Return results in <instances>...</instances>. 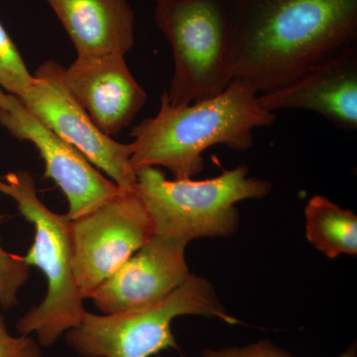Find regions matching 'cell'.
<instances>
[{"label": "cell", "mask_w": 357, "mask_h": 357, "mask_svg": "<svg viewBox=\"0 0 357 357\" xmlns=\"http://www.w3.org/2000/svg\"><path fill=\"white\" fill-rule=\"evenodd\" d=\"M0 192L11 197L34 227V241L22 257L29 266L39 268L48 283L46 297L18 321L16 330L20 335L35 333L38 344L49 347L79 326L86 314L73 264L70 220L47 208L34 178L25 171L6 174L0 181Z\"/></svg>", "instance_id": "obj_3"}, {"label": "cell", "mask_w": 357, "mask_h": 357, "mask_svg": "<svg viewBox=\"0 0 357 357\" xmlns=\"http://www.w3.org/2000/svg\"><path fill=\"white\" fill-rule=\"evenodd\" d=\"M258 96L241 79H232L220 95L190 105H172L163 91L157 114L131 131L134 170L164 167L174 178H192L204 170L203 153L213 145L250 149L255 129L277 119L260 107Z\"/></svg>", "instance_id": "obj_2"}, {"label": "cell", "mask_w": 357, "mask_h": 357, "mask_svg": "<svg viewBox=\"0 0 357 357\" xmlns=\"http://www.w3.org/2000/svg\"><path fill=\"white\" fill-rule=\"evenodd\" d=\"M241 165L222 169L206 180H168L156 167L136 171V192L154 223L155 234L190 243L198 238H225L238 229L236 204L265 198L272 190L269 181L248 177Z\"/></svg>", "instance_id": "obj_4"}, {"label": "cell", "mask_w": 357, "mask_h": 357, "mask_svg": "<svg viewBox=\"0 0 357 357\" xmlns=\"http://www.w3.org/2000/svg\"><path fill=\"white\" fill-rule=\"evenodd\" d=\"M32 81L20 50L0 22V88L20 98Z\"/></svg>", "instance_id": "obj_15"}, {"label": "cell", "mask_w": 357, "mask_h": 357, "mask_svg": "<svg viewBox=\"0 0 357 357\" xmlns=\"http://www.w3.org/2000/svg\"><path fill=\"white\" fill-rule=\"evenodd\" d=\"M152 1H154L155 3L158 4V3H164V2L174 1V0H152Z\"/></svg>", "instance_id": "obj_19"}, {"label": "cell", "mask_w": 357, "mask_h": 357, "mask_svg": "<svg viewBox=\"0 0 357 357\" xmlns=\"http://www.w3.org/2000/svg\"><path fill=\"white\" fill-rule=\"evenodd\" d=\"M154 17L173 52L168 102L190 105L222 93L232 81L229 0L164 2Z\"/></svg>", "instance_id": "obj_6"}, {"label": "cell", "mask_w": 357, "mask_h": 357, "mask_svg": "<svg viewBox=\"0 0 357 357\" xmlns=\"http://www.w3.org/2000/svg\"><path fill=\"white\" fill-rule=\"evenodd\" d=\"M230 73L271 93L357 44V0H229Z\"/></svg>", "instance_id": "obj_1"}, {"label": "cell", "mask_w": 357, "mask_h": 357, "mask_svg": "<svg viewBox=\"0 0 357 357\" xmlns=\"http://www.w3.org/2000/svg\"><path fill=\"white\" fill-rule=\"evenodd\" d=\"M0 126L20 141H29L44 160V177L60 188L70 220L95 210L122 190L102 175L76 148L49 128L17 96L0 89Z\"/></svg>", "instance_id": "obj_9"}, {"label": "cell", "mask_w": 357, "mask_h": 357, "mask_svg": "<svg viewBox=\"0 0 357 357\" xmlns=\"http://www.w3.org/2000/svg\"><path fill=\"white\" fill-rule=\"evenodd\" d=\"M306 236L326 257L357 255V217L324 196H314L305 208Z\"/></svg>", "instance_id": "obj_14"}, {"label": "cell", "mask_w": 357, "mask_h": 357, "mask_svg": "<svg viewBox=\"0 0 357 357\" xmlns=\"http://www.w3.org/2000/svg\"><path fill=\"white\" fill-rule=\"evenodd\" d=\"M0 357H43L41 345L29 335L13 337L0 312Z\"/></svg>", "instance_id": "obj_18"}, {"label": "cell", "mask_w": 357, "mask_h": 357, "mask_svg": "<svg viewBox=\"0 0 357 357\" xmlns=\"http://www.w3.org/2000/svg\"><path fill=\"white\" fill-rule=\"evenodd\" d=\"M184 357V356H183ZM199 357H293L270 340H262L243 347H223L220 349H206ZM337 357H357L356 344Z\"/></svg>", "instance_id": "obj_17"}, {"label": "cell", "mask_w": 357, "mask_h": 357, "mask_svg": "<svg viewBox=\"0 0 357 357\" xmlns=\"http://www.w3.org/2000/svg\"><path fill=\"white\" fill-rule=\"evenodd\" d=\"M188 314L215 318L230 326L241 324L227 312L210 281L191 275L168 297L150 306L102 316L86 312L65 337L82 357H151L167 349L180 351L172 323Z\"/></svg>", "instance_id": "obj_5"}, {"label": "cell", "mask_w": 357, "mask_h": 357, "mask_svg": "<svg viewBox=\"0 0 357 357\" xmlns=\"http://www.w3.org/2000/svg\"><path fill=\"white\" fill-rule=\"evenodd\" d=\"M258 102L272 112L310 110L342 130H356L357 44L316 66L287 86L258 96Z\"/></svg>", "instance_id": "obj_12"}, {"label": "cell", "mask_w": 357, "mask_h": 357, "mask_svg": "<svg viewBox=\"0 0 357 357\" xmlns=\"http://www.w3.org/2000/svg\"><path fill=\"white\" fill-rule=\"evenodd\" d=\"M6 215L0 213V227ZM30 266L22 256L6 252L0 243V307L10 310L18 305V291L29 278Z\"/></svg>", "instance_id": "obj_16"}, {"label": "cell", "mask_w": 357, "mask_h": 357, "mask_svg": "<svg viewBox=\"0 0 357 357\" xmlns=\"http://www.w3.org/2000/svg\"><path fill=\"white\" fill-rule=\"evenodd\" d=\"M188 241L155 236L138 249L89 299L103 314L140 309L165 299L191 276Z\"/></svg>", "instance_id": "obj_10"}, {"label": "cell", "mask_w": 357, "mask_h": 357, "mask_svg": "<svg viewBox=\"0 0 357 357\" xmlns=\"http://www.w3.org/2000/svg\"><path fill=\"white\" fill-rule=\"evenodd\" d=\"M65 68L53 60L35 70L20 100L61 138L112 178L122 191H134L137 175L131 165L132 145L102 132L75 100L64 81Z\"/></svg>", "instance_id": "obj_8"}, {"label": "cell", "mask_w": 357, "mask_h": 357, "mask_svg": "<svg viewBox=\"0 0 357 357\" xmlns=\"http://www.w3.org/2000/svg\"><path fill=\"white\" fill-rule=\"evenodd\" d=\"M62 23L77 57L121 54L135 41V13L128 0H45Z\"/></svg>", "instance_id": "obj_13"}, {"label": "cell", "mask_w": 357, "mask_h": 357, "mask_svg": "<svg viewBox=\"0 0 357 357\" xmlns=\"http://www.w3.org/2000/svg\"><path fill=\"white\" fill-rule=\"evenodd\" d=\"M64 81L96 128L109 137L119 135L147 102L121 54L77 57L64 70Z\"/></svg>", "instance_id": "obj_11"}, {"label": "cell", "mask_w": 357, "mask_h": 357, "mask_svg": "<svg viewBox=\"0 0 357 357\" xmlns=\"http://www.w3.org/2000/svg\"><path fill=\"white\" fill-rule=\"evenodd\" d=\"M73 264L84 299L155 236L153 220L136 190L121 191L70 220Z\"/></svg>", "instance_id": "obj_7"}]
</instances>
